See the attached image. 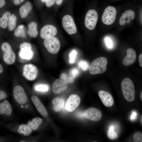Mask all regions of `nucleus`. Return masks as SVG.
I'll use <instances>...</instances> for the list:
<instances>
[{
    "label": "nucleus",
    "mask_w": 142,
    "mask_h": 142,
    "mask_svg": "<svg viewBox=\"0 0 142 142\" xmlns=\"http://www.w3.org/2000/svg\"><path fill=\"white\" fill-rule=\"evenodd\" d=\"M3 71V67L1 64H0V74L2 73Z\"/></svg>",
    "instance_id": "nucleus-45"
},
{
    "label": "nucleus",
    "mask_w": 142,
    "mask_h": 142,
    "mask_svg": "<svg viewBox=\"0 0 142 142\" xmlns=\"http://www.w3.org/2000/svg\"><path fill=\"white\" fill-rule=\"evenodd\" d=\"M140 97L141 100L142 101V92L141 91L140 93Z\"/></svg>",
    "instance_id": "nucleus-46"
},
{
    "label": "nucleus",
    "mask_w": 142,
    "mask_h": 142,
    "mask_svg": "<svg viewBox=\"0 0 142 142\" xmlns=\"http://www.w3.org/2000/svg\"><path fill=\"white\" fill-rule=\"evenodd\" d=\"M135 17L134 12L130 10H127L122 14L119 21V24L121 26L124 25L127 20L133 19Z\"/></svg>",
    "instance_id": "nucleus-21"
},
{
    "label": "nucleus",
    "mask_w": 142,
    "mask_h": 142,
    "mask_svg": "<svg viewBox=\"0 0 142 142\" xmlns=\"http://www.w3.org/2000/svg\"><path fill=\"white\" fill-rule=\"evenodd\" d=\"M107 64V60L105 57H100L96 58L89 67L90 73L95 75L104 73L106 70Z\"/></svg>",
    "instance_id": "nucleus-4"
},
{
    "label": "nucleus",
    "mask_w": 142,
    "mask_h": 142,
    "mask_svg": "<svg viewBox=\"0 0 142 142\" xmlns=\"http://www.w3.org/2000/svg\"><path fill=\"white\" fill-rule=\"evenodd\" d=\"M43 44L48 51L52 54L57 53L60 47V41L56 36L44 39Z\"/></svg>",
    "instance_id": "nucleus-8"
},
{
    "label": "nucleus",
    "mask_w": 142,
    "mask_h": 142,
    "mask_svg": "<svg viewBox=\"0 0 142 142\" xmlns=\"http://www.w3.org/2000/svg\"><path fill=\"white\" fill-rule=\"evenodd\" d=\"M19 55V57L22 59L30 60L33 57V52L31 49H20Z\"/></svg>",
    "instance_id": "nucleus-24"
},
{
    "label": "nucleus",
    "mask_w": 142,
    "mask_h": 142,
    "mask_svg": "<svg viewBox=\"0 0 142 142\" xmlns=\"http://www.w3.org/2000/svg\"><path fill=\"white\" fill-rule=\"evenodd\" d=\"M142 116H141V119H140V121H141V123L142 124Z\"/></svg>",
    "instance_id": "nucleus-49"
},
{
    "label": "nucleus",
    "mask_w": 142,
    "mask_h": 142,
    "mask_svg": "<svg viewBox=\"0 0 142 142\" xmlns=\"http://www.w3.org/2000/svg\"><path fill=\"white\" fill-rule=\"evenodd\" d=\"M21 2V0H15L14 2V4L16 5L19 4H20Z\"/></svg>",
    "instance_id": "nucleus-43"
},
{
    "label": "nucleus",
    "mask_w": 142,
    "mask_h": 142,
    "mask_svg": "<svg viewBox=\"0 0 142 142\" xmlns=\"http://www.w3.org/2000/svg\"><path fill=\"white\" fill-rule=\"evenodd\" d=\"M0 115H4L12 120L14 119L12 108L8 100H4L0 103Z\"/></svg>",
    "instance_id": "nucleus-12"
},
{
    "label": "nucleus",
    "mask_w": 142,
    "mask_h": 142,
    "mask_svg": "<svg viewBox=\"0 0 142 142\" xmlns=\"http://www.w3.org/2000/svg\"><path fill=\"white\" fill-rule=\"evenodd\" d=\"M9 11L5 12L0 18V27L5 29L7 26L8 21L11 15Z\"/></svg>",
    "instance_id": "nucleus-25"
},
{
    "label": "nucleus",
    "mask_w": 142,
    "mask_h": 142,
    "mask_svg": "<svg viewBox=\"0 0 142 142\" xmlns=\"http://www.w3.org/2000/svg\"><path fill=\"white\" fill-rule=\"evenodd\" d=\"M60 78L63 81L67 83H72L74 80V78L65 73H62L60 75Z\"/></svg>",
    "instance_id": "nucleus-29"
},
{
    "label": "nucleus",
    "mask_w": 142,
    "mask_h": 142,
    "mask_svg": "<svg viewBox=\"0 0 142 142\" xmlns=\"http://www.w3.org/2000/svg\"><path fill=\"white\" fill-rule=\"evenodd\" d=\"M78 67L82 70L85 71L87 70L89 68V64L86 61L82 60L78 63Z\"/></svg>",
    "instance_id": "nucleus-30"
},
{
    "label": "nucleus",
    "mask_w": 142,
    "mask_h": 142,
    "mask_svg": "<svg viewBox=\"0 0 142 142\" xmlns=\"http://www.w3.org/2000/svg\"><path fill=\"white\" fill-rule=\"evenodd\" d=\"M136 115V114L135 112H133L131 116V118L132 119H134Z\"/></svg>",
    "instance_id": "nucleus-44"
},
{
    "label": "nucleus",
    "mask_w": 142,
    "mask_h": 142,
    "mask_svg": "<svg viewBox=\"0 0 142 142\" xmlns=\"http://www.w3.org/2000/svg\"><path fill=\"white\" fill-rule=\"evenodd\" d=\"M121 89L125 99L127 101L132 102L134 99L135 91L134 84L128 78L124 79L121 83Z\"/></svg>",
    "instance_id": "nucleus-3"
},
{
    "label": "nucleus",
    "mask_w": 142,
    "mask_h": 142,
    "mask_svg": "<svg viewBox=\"0 0 142 142\" xmlns=\"http://www.w3.org/2000/svg\"><path fill=\"white\" fill-rule=\"evenodd\" d=\"M114 129H109L108 131V136L111 139H115L118 137L117 133L114 131Z\"/></svg>",
    "instance_id": "nucleus-34"
},
{
    "label": "nucleus",
    "mask_w": 142,
    "mask_h": 142,
    "mask_svg": "<svg viewBox=\"0 0 142 142\" xmlns=\"http://www.w3.org/2000/svg\"><path fill=\"white\" fill-rule=\"evenodd\" d=\"M130 20H127L126 21V22L128 23H130Z\"/></svg>",
    "instance_id": "nucleus-47"
},
{
    "label": "nucleus",
    "mask_w": 142,
    "mask_h": 142,
    "mask_svg": "<svg viewBox=\"0 0 142 142\" xmlns=\"http://www.w3.org/2000/svg\"><path fill=\"white\" fill-rule=\"evenodd\" d=\"M7 95L6 93L3 90H0V101L7 98Z\"/></svg>",
    "instance_id": "nucleus-38"
},
{
    "label": "nucleus",
    "mask_w": 142,
    "mask_h": 142,
    "mask_svg": "<svg viewBox=\"0 0 142 142\" xmlns=\"http://www.w3.org/2000/svg\"><path fill=\"white\" fill-rule=\"evenodd\" d=\"M63 12L61 23L63 29L70 36L78 35L79 33L73 17V11L68 10Z\"/></svg>",
    "instance_id": "nucleus-2"
},
{
    "label": "nucleus",
    "mask_w": 142,
    "mask_h": 142,
    "mask_svg": "<svg viewBox=\"0 0 142 142\" xmlns=\"http://www.w3.org/2000/svg\"><path fill=\"white\" fill-rule=\"evenodd\" d=\"M77 52L76 50L75 49L73 50L71 52L69 53V63L72 64L75 62Z\"/></svg>",
    "instance_id": "nucleus-32"
},
{
    "label": "nucleus",
    "mask_w": 142,
    "mask_h": 142,
    "mask_svg": "<svg viewBox=\"0 0 142 142\" xmlns=\"http://www.w3.org/2000/svg\"><path fill=\"white\" fill-rule=\"evenodd\" d=\"M38 70L36 66L32 64L25 65L23 68V74L27 79L32 81L36 78L38 74Z\"/></svg>",
    "instance_id": "nucleus-11"
},
{
    "label": "nucleus",
    "mask_w": 142,
    "mask_h": 142,
    "mask_svg": "<svg viewBox=\"0 0 142 142\" xmlns=\"http://www.w3.org/2000/svg\"><path fill=\"white\" fill-rule=\"evenodd\" d=\"M43 122L42 119L39 117H35L27 123V124L32 131H37L39 130Z\"/></svg>",
    "instance_id": "nucleus-18"
},
{
    "label": "nucleus",
    "mask_w": 142,
    "mask_h": 142,
    "mask_svg": "<svg viewBox=\"0 0 142 142\" xmlns=\"http://www.w3.org/2000/svg\"><path fill=\"white\" fill-rule=\"evenodd\" d=\"M27 33L29 36L32 38L37 37L38 34L37 23L35 21L30 22L28 25Z\"/></svg>",
    "instance_id": "nucleus-22"
},
{
    "label": "nucleus",
    "mask_w": 142,
    "mask_h": 142,
    "mask_svg": "<svg viewBox=\"0 0 142 142\" xmlns=\"http://www.w3.org/2000/svg\"><path fill=\"white\" fill-rule=\"evenodd\" d=\"M134 141L136 142L142 141V134L140 132H137L134 133L133 135Z\"/></svg>",
    "instance_id": "nucleus-33"
},
{
    "label": "nucleus",
    "mask_w": 142,
    "mask_h": 142,
    "mask_svg": "<svg viewBox=\"0 0 142 142\" xmlns=\"http://www.w3.org/2000/svg\"><path fill=\"white\" fill-rule=\"evenodd\" d=\"M98 95L103 103L105 106L110 107L113 105L114 104L113 98L109 93L102 90L99 92Z\"/></svg>",
    "instance_id": "nucleus-15"
},
{
    "label": "nucleus",
    "mask_w": 142,
    "mask_h": 142,
    "mask_svg": "<svg viewBox=\"0 0 142 142\" xmlns=\"http://www.w3.org/2000/svg\"><path fill=\"white\" fill-rule=\"evenodd\" d=\"M127 56L124 59L123 63L126 66L130 65L133 63L136 59V53L135 50L132 48H129L126 50Z\"/></svg>",
    "instance_id": "nucleus-16"
},
{
    "label": "nucleus",
    "mask_w": 142,
    "mask_h": 142,
    "mask_svg": "<svg viewBox=\"0 0 142 142\" xmlns=\"http://www.w3.org/2000/svg\"><path fill=\"white\" fill-rule=\"evenodd\" d=\"M29 48L32 49V46L31 44L27 42H24L20 45V49Z\"/></svg>",
    "instance_id": "nucleus-35"
},
{
    "label": "nucleus",
    "mask_w": 142,
    "mask_h": 142,
    "mask_svg": "<svg viewBox=\"0 0 142 142\" xmlns=\"http://www.w3.org/2000/svg\"><path fill=\"white\" fill-rule=\"evenodd\" d=\"M79 73V71L77 68H73L71 69L69 72V76L74 79Z\"/></svg>",
    "instance_id": "nucleus-31"
},
{
    "label": "nucleus",
    "mask_w": 142,
    "mask_h": 142,
    "mask_svg": "<svg viewBox=\"0 0 142 142\" xmlns=\"http://www.w3.org/2000/svg\"><path fill=\"white\" fill-rule=\"evenodd\" d=\"M97 11L94 9L89 10L85 18L84 23L85 27L89 30L94 29L96 25L98 18Z\"/></svg>",
    "instance_id": "nucleus-7"
},
{
    "label": "nucleus",
    "mask_w": 142,
    "mask_h": 142,
    "mask_svg": "<svg viewBox=\"0 0 142 142\" xmlns=\"http://www.w3.org/2000/svg\"><path fill=\"white\" fill-rule=\"evenodd\" d=\"M85 118L94 121H98L101 119L102 114L99 109L94 107L89 108L87 109L84 113Z\"/></svg>",
    "instance_id": "nucleus-13"
},
{
    "label": "nucleus",
    "mask_w": 142,
    "mask_h": 142,
    "mask_svg": "<svg viewBox=\"0 0 142 142\" xmlns=\"http://www.w3.org/2000/svg\"><path fill=\"white\" fill-rule=\"evenodd\" d=\"M13 101L17 108L21 111L35 114V110L23 88L19 85H16L13 91Z\"/></svg>",
    "instance_id": "nucleus-1"
},
{
    "label": "nucleus",
    "mask_w": 142,
    "mask_h": 142,
    "mask_svg": "<svg viewBox=\"0 0 142 142\" xmlns=\"http://www.w3.org/2000/svg\"><path fill=\"white\" fill-rule=\"evenodd\" d=\"M3 59L5 62L9 65L13 64L15 60L16 55L11 48L4 51Z\"/></svg>",
    "instance_id": "nucleus-19"
},
{
    "label": "nucleus",
    "mask_w": 142,
    "mask_h": 142,
    "mask_svg": "<svg viewBox=\"0 0 142 142\" xmlns=\"http://www.w3.org/2000/svg\"><path fill=\"white\" fill-rule=\"evenodd\" d=\"M139 61L140 66L142 67V54H140L139 55Z\"/></svg>",
    "instance_id": "nucleus-40"
},
{
    "label": "nucleus",
    "mask_w": 142,
    "mask_h": 142,
    "mask_svg": "<svg viewBox=\"0 0 142 142\" xmlns=\"http://www.w3.org/2000/svg\"><path fill=\"white\" fill-rule=\"evenodd\" d=\"M75 116L77 117L82 118L84 117V113L82 111H79L77 112L75 114Z\"/></svg>",
    "instance_id": "nucleus-39"
},
{
    "label": "nucleus",
    "mask_w": 142,
    "mask_h": 142,
    "mask_svg": "<svg viewBox=\"0 0 142 142\" xmlns=\"http://www.w3.org/2000/svg\"><path fill=\"white\" fill-rule=\"evenodd\" d=\"M115 8L112 6H109L104 10L102 17V22L105 24L110 25L115 21L116 15Z\"/></svg>",
    "instance_id": "nucleus-9"
},
{
    "label": "nucleus",
    "mask_w": 142,
    "mask_h": 142,
    "mask_svg": "<svg viewBox=\"0 0 142 142\" xmlns=\"http://www.w3.org/2000/svg\"><path fill=\"white\" fill-rule=\"evenodd\" d=\"M32 8L31 3L27 1L21 6L19 9V14L20 17L24 19L31 12Z\"/></svg>",
    "instance_id": "nucleus-20"
},
{
    "label": "nucleus",
    "mask_w": 142,
    "mask_h": 142,
    "mask_svg": "<svg viewBox=\"0 0 142 142\" xmlns=\"http://www.w3.org/2000/svg\"><path fill=\"white\" fill-rule=\"evenodd\" d=\"M31 101L38 112L48 121L49 120L48 118V112L43 104L39 98L36 95L32 94L30 96Z\"/></svg>",
    "instance_id": "nucleus-10"
},
{
    "label": "nucleus",
    "mask_w": 142,
    "mask_h": 142,
    "mask_svg": "<svg viewBox=\"0 0 142 142\" xmlns=\"http://www.w3.org/2000/svg\"><path fill=\"white\" fill-rule=\"evenodd\" d=\"M49 89V86L45 84H38L34 87V89L37 92H46L48 91Z\"/></svg>",
    "instance_id": "nucleus-28"
},
{
    "label": "nucleus",
    "mask_w": 142,
    "mask_h": 142,
    "mask_svg": "<svg viewBox=\"0 0 142 142\" xmlns=\"http://www.w3.org/2000/svg\"><path fill=\"white\" fill-rule=\"evenodd\" d=\"M59 33L58 27L53 23L44 25L41 28L39 32L40 38L44 39L56 36Z\"/></svg>",
    "instance_id": "nucleus-6"
},
{
    "label": "nucleus",
    "mask_w": 142,
    "mask_h": 142,
    "mask_svg": "<svg viewBox=\"0 0 142 142\" xmlns=\"http://www.w3.org/2000/svg\"><path fill=\"white\" fill-rule=\"evenodd\" d=\"M63 1V0H56L55 3L57 5L59 6L62 4Z\"/></svg>",
    "instance_id": "nucleus-42"
},
{
    "label": "nucleus",
    "mask_w": 142,
    "mask_h": 142,
    "mask_svg": "<svg viewBox=\"0 0 142 142\" xmlns=\"http://www.w3.org/2000/svg\"><path fill=\"white\" fill-rule=\"evenodd\" d=\"M52 108L55 112L59 111L63 108L64 104L63 99L62 98L56 97L52 101Z\"/></svg>",
    "instance_id": "nucleus-23"
},
{
    "label": "nucleus",
    "mask_w": 142,
    "mask_h": 142,
    "mask_svg": "<svg viewBox=\"0 0 142 142\" xmlns=\"http://www.w3.org/2000/svg\"><path fill=\"white\" fill-rule=\"evenodd\" d=\"M6 126L11 132L20 135L22 136H29L33 131L27 124L13 122L7 124Z\"/></svg>",
    "instance_id": "nucleus-5"
},
{
    "label": "nucleus",
    "mask_w": 142,
    "mask_h": 142,
    "mask_svg": "<svg viewBox=\"0 0 142 142\" xmlns=\"http://www.w3.org/2000/svg\"><path fill=\"white\" fill-rule=\"evenodd\" d=\"M6 3L5 0H0V8L3 7Z\"/></svg>",
    "instance_id": "nucleus-41"
},
{
    "label": "nucleus",
    "mask_w": 142,
    "mask_h": 142,
    "mask_svg": "<svg viewBox=\"0 0 142 142\" xmlns=\"http://www.w3.org/2000/svg\"><path fill=\"white\" fill-rule=\"evenodd\" d=\"M80 102L79 97L77 95L73 94L69 97L66 104L65 108L68 112L74 111L79 106Z\"/></svg>",
    "instance_id": "nucleus-14"
},
{
    "label": "nucleus",
    "mask_w": 142,
    "mask_h": 142,
    "mask_svg": "<svg viewBox=\"0 0 142 142\" xmlns=\"http://www.w3.org/2000/svg\"><path fill=\"white\" fill-rule=\"evenodd\" d=\"M67 85L66 82L60 79L56 80L53 83L52 90L55 94H59L66 89Z\"/></svg>",
    "instance_id": "nucleus-17"
},
{
    "label": "nucleus",
    "mask_w": 142,
    "mask_h": 142,
    "mask_svg": "<svg viewBox=\"0 0 142 142\" xmlns=\"http://www.w3.org/2000/svg\"><path fill=\"white\" fill-rule=\"evenodd\" d=\"M43 3H45L46 0H40Z\"/></svg>",
    "instance_id": "nucleus-48"
},
{
    "label": "nucleus",
    "mask_w": 142,
    "mask_h": 142,
    "mask_svg": "<svg viewBox=\"0 0 142 142\" xmlns=\"http://www.w3.org/2000/svg\"><path fill=\"white\" fill-rule=\"evenodd\" d=\"M105 42L107 47L109 48H111L113 46L111 40L108 37H106L105 39Z\"/></svg>",
    "instance_id": "nucleus-37"
},
{
    "label": "nucleus",
    "mask_w": 142,
    "mask_h": 142,
    "mask_svg": "<svg viewBox=\"0 0 142 142\" xmlns=\"http://www.w3.org/2000/svg\"><path fill=\"white\" fill-rule=\"evenodd\" d=\"M17 21V17L16 15L14 14H11L7 25L9 31H12L14 29L16 26Z\"/></svg>",
    "instance_id": "nucleus-26"
},
{
    "label": "nucleus",
    "mask_w": 142,
    "mask_h": 142,
    "mask_svg": "<svg viewBox=\"0 0 142 142\" xmlns=\"http://www.w3.org/2000/svg\"><path fill=\"white\" fill-rule=\"evenodd\" d=\"M24 26L23 25L19 26L15 29L14 32L15 36L17 37H25L26 35L24 32Z\"/></svg>",
    "instance_id": "nucleus-27"
},
{
    "label": "nucleus",
    "mask_w": 142,
    "mask_h": 142,
    "mask_svg": "<svg viewBox=\"0 0 142 142\" xmlns=\"http://www.w3.org/2000/svg\"><path fill=\"white\" fill-rule=\"evenodd\" d=\"M56 0H46L45 3L46 7L49 8L54 4Z\"/></svg>",
    "instance_id": "nucleus-36"
}]
</instances>
